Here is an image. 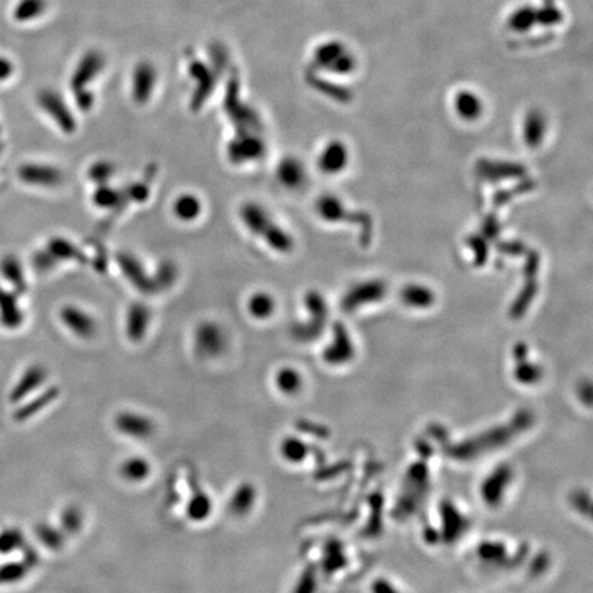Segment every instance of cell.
<instances>
[{
  "instance_id": "6da1fadb",
  "label": "cell",
  "mask_w": 593,
  "mask_h": 593,
  "mask_svg": "<svg viewBox=\"0 0 593 593\" xmlns=\"http://www.w3.org/2000/svg\"><path fill=\"white\" fill-rule=\"evenodd\" d=\"M194 350L201 359H217L229 349V334L217 322L205 320L195 327L192 335Z\"/></svg>"
},
{
  "instance_id": "7a4b0ae2",
  "label": "cell",
  "mask_w": 593,
  "mask_h": 593,
  "mask_svg": "<svg viewBox=\"0 0 593 593\" xmlns=\"http://www.w3.org/2000/svg\"><path fill=\"white\" fill-rule=\"evenodd\" d=\"M227 155L231 162L236 165L254 162L266 155V143L258 132L238 131L227 146Z\"/></svg>"
},
{
  "instance_id": "3957f363",
  "label": "cell",
  "mask_w": 593,
  "mask_h": 593,
  "mask_svg": "<svg viewBox=\"0 0 593 593\" xmlns=\"http://www.w3.org/2000/svg\"><path fill=\"white\" fill-rule=\"evenodd\" d=\"M115 261L118 268L124 273L127 280L134 286L136 290L152 294L155 293L154 288L153 278L146 272L143 264L139 261L137 257L128 251H120L115 256Z\"/></svg>"
},
{
  "instance_id": "277c9868",
  "label": "cell",
  "mask_w": 593,
  "mask_h": 593,
  "mask_svg": "<svg viewBox=\"0 0 593 593\" xmlns=\"http://www.w3.org/2000/svg\"><path fill=\"white\" fill-rule=\"evenodd\" d=\"M38 103L65 134H73L76 131L75 115L59 94L53 91H43L38 95Z\"/></svg>"
},
{
  "instance_id": "5b68a950",
  "label": "cell",
  "mask_w": 593,
  "mask_h": 593,
  "mask_svg": "<svg viewBox=\"0 0 593 593\" xmlns=\"http://www.w3.org/2000/svg\"><path fill=\"white\" fill-rule=\"evenodd\" d=\"M115 426L118 433L134 440H146L154 434V421L139 412L122 411L115 415Z\"/></svg>"
},
{
  "instance_id": "8992f818",
  "label": "cell",
  "mask_w": 593,
  "mask_h": 593,
  "mask_svg": "<svg viewBox=\"0 0 593 593\" xmlns=\"http://www.w3.org/2000/svg\"><path fill=\"white\" fill-rule=\"evenodd\" d=\"M59 318L63 325L78 338L90 340L98 331L95 318L80 306H63L59 312Z\"/></svg>"
},
{
  "instance_id": "52a82bcc",
  "label": "cell",
  "mask_w": 593,
  "mask_h": 593,
  "mask_svg": "<svg viewBox=\"0 0 593 593\" xmlns=\"http://www.w3.org/2000/svg\"><path fill=\"white\" fill-rule=\"evenodd\" d=\"M152 323V312L150 308L145 303L135 301L127 309L125 315V334L131 342H142Z\"/></svg>"
},
{
  "instance_id": "ba28073f",
  "label": "cell",
  "mask_w": 593,
  "mask_h": 593,
  "mask_svg": "<svg viewBox=\"0 0 593 593\" xmlns=\"http://www.w3.org/2000/svg\"><path fill=\"white\" fill-rule=\"evenodd\" d=\"M19 177L32 186L40 187H57L63 182V172L51 165L43 164H26L21 167Z\"/></svg>"
},
{
  "instance_id": "9c48e42d",
  "label": "cell",
  "mask_w": 593,
  "mask_h": 593,
  "mask_svg": "<svg viewBox=\"0 0 593 593\" xmlns=\"http://www.w3.org/2000/svg\"><path fill=\"white\" fill-rule=\"evenodd\" d=\"M349 162L347 149L342 142L327 143L318 158V167L322 172L335 174L342 172Z\"/></svg>"
},
{
  "instance_id": "30bf717a",
  "label": "cell",
  "mask_w": 593,
  "mask_h": 593,
  "mask_svg": "<svg viewBox=\"0 0 593 593\" xmlns=\"http://www.w3.org/2000/svg\"><path fill=\"white\" fill-rule=\"evenodd\" d=\"M276 177L279 183L288 190H298L306 182L304 164L295 157H285L276 168Z\"/></svg>"
},
{
  "instance_id": "8fae6325",
  "label": "cell",
  "mask_w": 593,
  "mask_h": 593,
  "mask_svg": "<svg viewBox=\"0 0 593 593\" xmlns=\"http://www.w3.org/2000/svg\"><path fill=\"white\" fill-rule=\"evenodd\" d=\"M239 217L242 224L248 229L250 233L257 236H261L263 232L267 230L269 224L272 223L268 211L258 202L253 201H248L241 206Z\"/></svg>"
},
{
  "instance_id": "7c38bea8",
  "label": "cell",
  "mask_w": 593,
  "mask_h": 593,
  "mask_svg": "<svg viewBox=\"0 0 593 593\" xmlns=\"http://www.w3.org/2000/svg\"><path fill=\"white\" fill-rule=\"evenodd\" d=\"M157 83L155 69L150 63L139 65L134 72L132 80V96L135 102L139 105H145L152 98L154 87Z\"/></svg>"
},
{
  "instance_id": "4fadbf2b",
  "label": "cell",
  "mask_w": 593,
  "mask_h": 593,
  "mask_svg": "<svg viewBox=\"0 0 593 593\" xmlns=\"http://www.w3.org/2000/svg\"><path fill=\"white\" fill-rule=\"evenodd\" d=\"M103 68V58L98 53H90L81 59L72 78L73 91H84L85 87L95 80Z\"/></svg>"
},
{
  "instance_id": "5bb4252c",
  "label": "cell",
  "mask_w": 593,
  "mask_h": 593,
  "mask_svg": "<svg viewBox=\"0 0 593 593\" xmlns=\"http://www.w3.org/2000/svg\"><path fill=\"white\" fill-rule=\"evenodd\" d=\"M256 501H257L256 488L249 482H243L231 495L227 508L233 517L243 518L249 515L253 511Z\"/></svg>"
},
{
  "instance_id": "9a60e30c",
  "label": "cell",
  "mask_w": 593,
  "mask_h": 593,
  "mask_svg": "<svg viewBox=\"0 0 593 593\" xmlns=\"http://www.w3.org/2000/svg\"><path fill=\"white\" fill-rule=\"evenodd\" d=\"M202 201L192 192H183L173 201L172 211L174 217L183 223H192L202 214Z\"/></svg>"
},
{
  "instance_id": "2e32d148",
  "label": "cell",
  "mask_w": 593,
  "mask_h": 593,
  "mask_svg": "<svg viewBox=\"0 0 593 593\" xmlns=\"http://www.w3.org/2000/svg\"><path fill=\"white\" fill-rule=\"evenodd\" d=\"M121 478L127 482L140 483L150 477L152 474V464L149 460L140 456H131L128 459L122 460L118 468Z\"/></svg>"
},
{
  "instance_id": "e0dca14e",
  "label": "cell",
  "mask_w": 593,
  "mask_h": 593,
  "mask_svg": "<svg viewBox=\"0 0 593 593\" xmlns=\"http://www.w3.org/2000/svg\"><path fill=\"white\" fill-rule=\"evenodd\" d=\"M246 309L253 319L267 320L276 310V301L267 291H256L250 295Z\"/></svg>"
},
{
  "instance_id": "ac0fdd59",
  "label": "cell",
  "mask_w": 593,
  "mask_h": 593,
  "mask_svg": "<svg viewBox=\"0 0 593 593\" xmlns=\"http://www.w3.org/2000/svg\"><path fill=\"white\" fill-rule=\"evenodd\" d=\"M191 76L198 83L196 90L192 95V107L199 109L206 100V98L211 95L213 87H214V81H213L211 72H208V69L204 68V65L201 63L192 65Z\"/></svg>"
},
{
  "instance_id": "d6986e66",
  "label": "cell",
  "mask_w": 593,
  "mask_h": 593,
  "mask_svg": "<svg viewBox=\"0 0 593 593\" xmlns=\"http://www.w3.org/2000/svg\"><path fill=\"white\" fill-rule=\"evenodd\" d=\"M47 251L56 258V261H76V263H87V257L84 253L73 245L70 241L65 238H53L48 242Z\"/></svg>"
},
{
  "instance_id": "ffe728a7",
  "label": "cell",
  "mask_w": 593,
  "mask_h": 593,
  "mask_svg": "<svg viewBox=\"0 0 593 593\" xmlns=\"http://www.w3.org/2000/svg\"><path fill=\"white\" fill-rule=\"evenodd\" d=\"M261 236L264 238V242L269 248L278 253H288L294 248V241L291 235L278 224L271 223L268 229L263 232Z\"/></svg>"
},
{
  "instance_id": "44dd1931",
  "label": "cell",
  "mask_w": 593,
  "mask_h": 593,
  "mask_svg": "<svg viewBox=\"0 0 593 593\" xmlns=\"http://www.w3.org/2000/svg\"><path fill=\"white\" fill-rule=\"evenodd\" d=\"M93 201L98 208L113 211L120 209V206H122L127 199L124 198L121 190H115L109 184H100L93 194Z\"/></svg>"
},
{
  "instance_id": "7402d4cb",
  "label": "cell",
  "mask_w": 593,
  "mask_h": 593,
  "mask_svg": "<svg viewBox=\"0 0 593 593\" xmlns=\"http://www.w3.org/2000/svg\"><path fill=\"white\" fill-rule=\"evenodd\" d=\"M275 383L283 394H295L303 387V377L293 367H282L275 375Z\"/></svg>"
},
{
  "instance_id": "603a6c76",
  "label": "cell",
  "mask_w": 593,
  "mask_h": 593,
  "mask_svg": "<svg viewBox=\"0 0 593 593\" xmlns=\"http://www.w3.org/2000/svg\"><path fill=\"white\" fill-rule=\"evenodd\" d=\"M213 511V501L211 496L199 492L190 500L187 505V517L191 519L192 522H204L211 517Z\"/></svg>"
},
{
  "instance_id": "cb8c5ba5",
  "label": "cell",
  "mask_w": 593,
  "mask_h": 593,
  "mask_svg": "<svg viewBox=\"0 0 593 593\" xmlns=\"http://www.w3.org/2000/svg\"><path fill=\"white\" fill-rule=\"evenodd\" d=\"M46 371L41 367H32L29 368L25 375L22 377V379L19 381V386L16 387L14 393H13V400H19L22 397H25L28 393H31L32 390H35L38 387V384L46 379Z\"/></svg>"
},
{
  "instance_id": "d4e9b609",
  "label": "cell",
  "mask_w": 593,
  "mask_h": 593,
  "mask_svg": "<svg viewBox=\"0 0 593 593\" xmlns=\"http://www.w3.org/2000/svg\"><path fill=\"white\" fill-rule=\"evenodd\" d=\"M177 266L171 261V260H165L162 261L154 273L153 282L155 291H161V290H168L172 288L173 285L177 280Z\"/></svg>"
},
{
  "instance_id": "484cf974",
  "label": "cell",
  "mask_w": 593,
  "mask_h": 593,
  "mask_svg": "<svg viewBox=\"0 0 593 593\" xmlns=\"http://www.w3.org/2000/svg\"><path fill=\"white\" fill-rule=\"evenodd\" d=\"M402 298L405 305L418 306V308L431 305L434 301V295L431 294V291L421 286H409V288H404Z\"/></svg>"
},
{
  "instance_id": "4316f807",
  "label": "cell",
  "mask_w": 593,
  "mask_h": 593,
  "mask_svg": "<svg viewBox=\"0 0 593 593\" xmlns=\"http://www.w3.org/2000/svg\"><path fill=\"white\" fill-rule=\"evenodd\" d=\"M115 171L117 168H115V162L109 159H99L94 164H91L87 174L90 180L94 182L96 186H100V184H107L113 179Z\"/></svg>"
},
{
  "instance_id": "83f0119b",
  "label": "cell",
  "mask_w": 593,
  "mask_h": 593,
  "mask_svg": "<svg viewBox=\"0 0 593 593\" xmlns=\"http://www.w3.org/2000/svg\"><path fill=\"white\" fill-rule=\"evenodd\" d=\"M61 522H62V528L68 532V533H78L83 528V522L84 518L80 511V508L77 507H69L62 513L61 517Z\"/></svg>"
},
{
  "instance_id": "f1b7e54d",
  "label": "cell",
  "mask_w": 593,
  "mask_h": 593,
  "mask_svg": "<svg viewBox=\"0 0 593 593\" xmlns=\"http://www.w3.org/2000/svg\"><path fill=\"white\" fill-rule=\"evenodd\" d=\"M43 9V0H21L16 9V16L19 19H36Z\"/></svg>"
},
{
  "instance_id": "f546056e",
  "label": "cell",
  "mask_w": 593,
  "mask_h": 593,
  "mask_svg": "<svg viewBox=\"0 0 593 593\" xmlns=\"http://www.w3.org/2000/svg\"><path fill=\"white\" fill-rule=\"evenodd\" d=\"M58 390L57 389H50L48 392H46L44 394H43V397H40L35 402H31L23 411L21 409L19 412V419H26V418H29L32 414H36L38 412L43 406H46L47 404H50V402H53L54 399H57Z\"/></svg>"
},
{
  "instance_id": "4dcf8cb0",
  "label": "cell",
  "mask_w": 593,
  "mask_h": 593,
  "mask_svg": "<svg viewBox=\"0 0 593 593\" xmlns=\"http://www.w3.org/2000/svg\"><path fill=\"white\" fill-rule=\"evenodd\" d=\"M124 198L127 201H132V202H146L149 195H150V189L146 183L143 182H135L127 186V189L122 191Z\"/></svg>"
},
{
  "instance_id": "1f68e13d",
  "label": "cell",
  "mask_w": 593,
  "mask_h": 593,
  "mask_svg": "<svg viewBox=\"0 0 593 593\" xmlns=\"http://www.w3.org/2000/svg\"><path fill=\"white\" fill-rule=\"evenodd\" d=\"M38 538L43 544H46L50 548H61L63 544V537L50 526H40L38 529Z\"/></svg>"
},
{
  "instance_id": "d6a6232c",
  "label": "cell",
  "mask_w": 593,
  "mask_h": 593,
  "mask_svg": "<svg viewBox=\"0 0 593 593\" xmlns=\"http://www.w3.org/2000/svg\"><path fill=\"white\" fill-rule=\"evenodd\" d=\"M303 451H304L303 444L300 441L295 440V439H288V440L283 441V444L280 446V452L285 456V459L291 460V461L301 459V456L304 453Z\"/></svg>"
},
{
  "instance_id": "836d02e7",
  "label": "cell",
  "mask_w": 593,
  "mask_h": 593,
  "mask_svg": "<svg viewBox=\"0 0 593 593\" xmlns=\"http://www.w3.org/2000/svg\"><path fill=\"white\" fill-rule=\"evenodd\" d=\"M458 112L464 118H474L479 113L478 102L476 100V98L461 95L458 100Z\"/></svg>"
},
{
  "instance_id": "e575fe53",
  "label": "cell",
  "mask_w": 593,
  "mask_h": 593,
  "mask_svg": "<svg viewBox=\"0 0 593 593\" xmlns=\"http://www.w3.org/2000/svg\"><path fill=\"white\" fill-rule=\"evenodd\" d=\"M6 264V276L13 280V283L19 288H25V280H23V273L21 272V267L19 263L14 258H10Z\"/></svg>"
},
{
  "instance_id": "d590c367",
  "label": "cell",
  "mask_w": 593,
  "mask_h": 593,
  "mask_svg": "<svg viewBox=\"0 0 593 593\" xmlns=\"http://www.w3.org/2000/svg\"><path fill=\"white\" fill-rule=\"evenodd\" d=\"M19 536L16 532H10L6 536L1 537L0 540V547L4 551H10L11 548H14L19 544Z\"/></svg>"
},
{
  "instance_id": "8d00e7d4",
  "label": "cell",
  "mask_w": 593,
  "mask_h": 593,
  "mask_svg": "<svg viewBox=\"0 0 593 593\" xmlns=\"http://www.w3.org/2000/svg\"><path fill=\"white\" fill-rule=\"evenodd\" d=\"M11 70H13L11 65L6 59L0 58V81L10 76L11 75Z\"/></svg>"
}]
</instances>
